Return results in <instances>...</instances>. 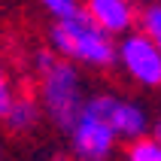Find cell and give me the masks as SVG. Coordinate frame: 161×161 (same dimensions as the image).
Masks as SVG:
<instances>
[{
	"instance_id": "7a4b0ae2",
	"label": "cell",
	"mask_w": 161,
	"mask_h": 161,
	"mask_svg": "<svg viewBox=\"0 0 161 161\" xmlns=\"http://www.w3.org/2000/svg\"><path fill=\"white\" fill-rule=\"evenodd\" d=\"M49 46L82 70H113L119 67V40L100 31L88 15L70 21H52Z\"/></svg>"
},
{
	"instance_id": "5b68a950",
	"label": "cell",
	"mask_w": 161,
	"mask_h": 161,
	"mask_svg": "<svg viewBox=\"0 0 161 161\" xmlns=\"http://www.w3.org/2000/svg\"><path fill=\"white\" fill-rule=\"evenodd\" d=\"M73 161H109L116 155V146L122 143L116 137V131L88 107L82 109V116L76 119V125L67 134Z\"/></svg>"
},
{
	"instance_id": "9c48e42d",
	"label": "cell",
	"mask_w": 161,
	"mask_h": 161,
	"mask_svg": "<svg viewBox=\"0 0 161 161\" xmlns=\"http://www.w3.org/2000/svg\"><path fill=\"white\" fill-rule=\"evenodd\" d=\"M137 31L146 34V36H149V40L161 49V3L140 6V12H137Z\"/></svg>"
},
{
	"instance_id": "52a82bcc",
	"label": "cell",
	"mask_w": 161,
	"mask_h": 161,
	"mask_svg": "<svg viewBox=\"0 0 161 161\" xmlns=\"http://www.w3.org/2000/svg\"><path fill=\"white\" fill-rule=\"evenodd\" d=\"M43 122H46V113L40 107V100H36V94H27V91H18L15 103L9 107L6 119H3L9 134H34Z\"/></svg>"
},
{
	"instance_id": "7c38bea8",
	"label": "cell",
	"mask_w": 161,
	"mask_h": 161,
	"mask_svg": "<svg viewBox=\"0 0 161 161\" xmlns=\"http://www.w3.org/2000/svg\"><path fill=\"white\" fill-rule=\"evenodd\" d=\"M152 137H155V140L161 143V116H158V119L152 122Z\"/></svg>"
},
{
	"instance_id": "8fae6325",
	"label": "cell",
	"mask_w": 161,
	"mask_h": 161,
	"mask_svg": "<svg viewBox=\"0 0 161 161\" xmlns=\"http://www.w3.org/2000/svg\"><path fill=\"white\" fill-rule=\"evenodd\" d=\"M125 161H161V143L152 134L143 140H134V143H128Z\"/></svg>"
},
{
	"instance_id": "277c9868",
	"label": "cell",
	"mask_w": 161,
	"mask_h": 161,
	"mask_svg": "<svg viewBox=\"0 0 161 161\" xmlns=\"http://www.w3.org/2000/svg\"><path fill=\"white\" fill-rule=\"evenodd\" d=\"M119 67L140 88L161 91V49L140 31H131L119 40Z\"/></svg>"
},
{
	"instance_id": "30bf717a",
	"label": "cell",
	"mask_w": 161,
	"mask_h": 161,
	"mask_svg": "<svg viewBox=\"0 0 161 161\" xmlns=\"http://www.w3.org/2000/svg\"><path fill=\"white\" fill-rule=\"evenodd\" d=\"M18 97V88H15V76H12V70H9V64L0 58V122L6 119L9 107L15 103Z\"/></svg>"
},
{
	"instance_id": "5bb4252c",
	"label": "cell",
	"mask_w": 161,
	"mask_h": 161,
	"mask_svg": "<svg viewBox=\"0 0 161 161\" xmlns=\"http://www.w3.org/2000/svg\"><path fill=\"white\" fill-rule=\"evenodd\" d=\"M0 161H3V146H0Z\"/></svg>"
},
{
	"instance_id": "9a60e30c",
	"label": "cell",
	"mask_w": 161,
	"mask_h": 161,
	"mask_svg": "<svg viewBox=\"0 0 161 161\" xmlns=\"http://www.w3.org/2000/svg\"><path fill=\"white\" fill-rule=\"evenodd\" d=\"M52 161H61V158H52Z\"/></svg>"
},
{
	"instance_id": "ba28073f",
	"label": "cell",
	"mask_w": 161,
	"mask_h": 161,
	"mask_svg": "<svg viewBox=\"0 0 161 161\" xmlns=\"http://www.w3.org/2000/svg\"><path fill=\"white\" fill-rule=\"evenodd\" d=\"M40 9L52 21H70L85 15V0H40Z\"/></svg>"
},
{
	"instance_id": "3957f363",
	"label": "cell",
	"mask_w": 161,
	"mask_h": 161,
	"mask_svg": "<svg viewBox=\"0 0 161 161\" xmlns=\"http://www.w3.org/2000/svg\"><path fill=\"white\" fill-rule=\"evenodd\" d=\"M85 107L91 113H97L103 122H107L116 137L122 143H134V140H143V137L152 134V119H149V109L140 103V100L128 97V94H116V91H97L91 94Z\"/></svg>"
},
{
	"instance_id": "4fadbf2b",
	"label": "cell",
	"mask_w": 161,
	"mask_h": 161,
	"mask_svg": "<svg viewBox=\"0 0 161 161\" xmlns=\"http://www.w3.org/2000/svg\"><path fill=\"white\" fill-rule=\"evenodd\" d=\"M137 6H149V3H161V0H134Z\"/></svg>"
},
{
	"instance_id": "8992f818",
	"label": "cell",
	"mask_w": 161,
	"mask_h": 161,
	"mask_svg": "<svg viewBox=\"0 0 161 161\" xmlns=\"http://www.w3.org/2000/svg\"><path fill=\"white\" fill-rule=\"evenodd\" d=\"M137 12L140 6L134 0H85V15L116 40L137 31Z\"/></svg>"
},
{
	"instance_id": "6da1fadb",
	"label": "cell",
	"mask_w": 161,
	"mask_h": 161,
	"mask_svg": "<svg viewBox=\"0 0 161 161\" xmlns=\"http://www.w3.org/2000/svg\"><path fill=\"white\" fill-rule=\"evenodd\" d=\"M34 79H36V100L46 113V122H52L61 134H70V128L76 125V119L82 116V109L91 97L85 91L82 67L58 55Z\"/></svg>"
}]
</instances>
